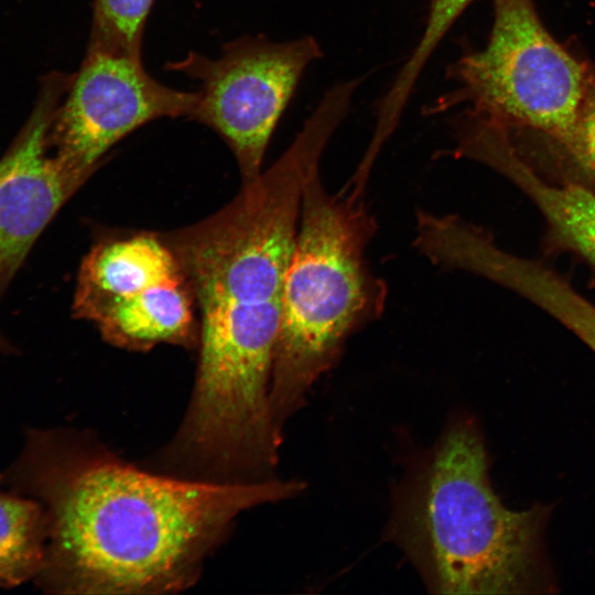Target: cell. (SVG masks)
<instances>
[{"instance_id": "6da1fadb", "label": "cell", "mask_w": 595, "mask_h": 595, "mask_svg": "<svg viewBox=\"0 0 595 595\" xmlns=\"http://www.w3.org/2000/svg\"><path fill=\"white\" fill-rule=\"evenodd\" d=\"M0 486L42 504L36 585L52 594H169L191 587L246 510L296 496L299 480L216 484L132 465L74 429L24 431Z\"/></svg>"}, {"instance_id": "5bb4252c", "label": "cell", "mask_w": 595, "mask_h": 595, "mask_svg": "<svg viewBox=\"0 0 595 595\" xmlns=\"http://www.w3.org/2000/svg\"><path fill=\"white\" fill-rule=\"evenodd\" d=\"M158 0H93L90 34L141 52L148 18Z\"/></svg>"}, {"instance_id": "2e32d148", "label": "cell", "mask_w": 595, "mask_h": 595, "mask_svg": "<svg viewBox=\"0 0 595 595\" xmlns=\"http://www.w3.org/2000/svg\"><path fill=\"white\" fill-rule=\"evenodd\" d=\"M558 318L595 354V303L581 293L573 294L561 305Z\"/></svg>"}, {"instance_id": "9a60e30c", "label": "cell", "mask_w": 595, "mask_h": 595, "mask_svg": "<svg viewBox=\"0 0 595 595\" xmlns=\"http://www.w3.org/2000/svg\"><path fill=\"white\" fill-rule=\"evenodd\" d=\"M565 152L595 177V67H588L585 96Z\"/></svg>"}, {"instance_id": "8fae6325", "label": "cell", "mask_w": 595, "mask_h": 595, "mask_svg": "<svg viewBox=\"0 0 595 595\" xmlns=\"http://www.w3.org/2000/svg\"><path fill=\"white\" fill-rule=\"evenodd\" d=\"M195 300L181 275L106 306L93 321L109 344L147 350L167 343L193 347L198 343Z\"/></svg>"}, {"instance_id": "ba28073f", "label": "cell", "mask_w": 595, "mask_h": 595, "mask_svg": "<svg viewBox=\"0 0 595 595\" xmlns=\"http://www.w3.org/2000/svg\"><path fill=\"white\" fill-rule=\"evenodd\" d=\"M71 77L55 76L13 144L0 160V294L33 244L84 184L50 147V128Z\"/></svg>"}, {"instance_id": "277c9868", "label": "cell", "mask_w": 595, "mask_h": 595, "mask_svg": "<svg viewBox=\"0 0 595 595\" xmlns=\"http://www.w3.org/2000/svg\"><path fill=\"white\" fill-rule=\"evenodd\" d=\"M375 229L364 196L346 188L328 193L318 170L309 176L270 383V413L280 435L313 383L337 363L347 339L383 312L387 286L366 259Z\"/></svg>"}, {"instance_id": "7c38bea8", "label": "cell", "mask_w": 595, "mask_h": 595, "mask_svg": "<svg viewBox=\"0 0 595 595\" xmlns=\"http://www.w3.org/2000/svg\"><path fill=\"white\" fill-rule=\"evenodd\" d=\"M48 534L45 510L36 499L0 490V587L35 578Z\"/></svg>"}, {"instance_id": "3957f363", "label": "cell", "mask_w": 595, "mask_h": 595, "mask_svg": "<svg viewBox=\"0 0 595 595\" xmlns=\"http://www.w3.org/2000/svg\"><path fill=\"white\" fill-rule=\"evenodd\" d=\"M545 520L501 502L479 429L458 418L396 490L387 533L433 593L520 594L549 586Z\"/></svg>"}, {"instance_id": "e0dca14e", "label": "cell", "mask_w": 595, "mask_h": 595, "mask_svg": "<svg viewBox=\"0 0 595 595\" xmlns=\"http://www.w3.org/2000/svg\"><path fill=\"white\" fill-rule=\"evenodd\" d=\"M14 347L8 342V339L0 332V354H13Z\"/></svg>"}, {"instance_id": "4fadbf2b", "label": "cell", "mask_w": 595, "mask_h": 595, "mask_svg": "<svg viewBox=\"0 0 595 595\" xmlns=\"http://www.w3.org/2000/svg\"><path fill=\"white\" fill-rule=\"evenodd\" d=\"M474 0H431L422 35L390 87L391 95L407 100L419 76L442 39Z\"/></svg>"}, {"instance_id": "30bf717a", "label": "cell", "mask_w": 595, "mask_h": 595, "mask_svg": "<svg viewBox=\"0 0 595 595\" xmlns=\"http://www.w3.org/2000/svg\"><path fill=\"white\" fill-rule=\"evenodd\" d=\"M181 275L172 250L159 234L99 242L82 261L74 316L93 322L110 303Z\"/></svg>"}, {"instance_id": "9c48e42d", "label": "cell", "mask_w": 595, "mask_h": 595, "mask_svg": "<svg viewBox=\"0 0 595 595\" xmlns=\"http://www.w3.org/2000/svg\"><path fill=\"white\" fill-rule=\"evenodd\" d=\"M456 156L488 165L515 184L543 216L551 242L595 269V190L542 177L516 147L511 134L495 125L474 122L456 138Z\"/></svg>"}, {"instance_id": "5b68a950", "label": "cell", "mask_w": 595, "mask_h": 595, "mask_svg": "<svg viewBox=\"0 0 595 595\" xmlns=\"http://www.w3.org/2000/svg\"><path fill=\"white\" fill-rule=\"evenodd\" d=\"M487 44L447 72L453 88L429 112L465 106L463 115L508 131L530 129L565 148L585 96L588 64L549 33L533 0H493Z\"/></svg>"}, {"instance_id": "8992f818", "label": "cell", "mask_w": 595, "mask_h": 595, "mask_svg": "<svg viewBox=\"0 0 595 595\" xmlns=\"http://www.w3.org/2000/svg\"><path fill=\"white\" fill-rule=\"evenodd\" d=\"M322 56L312 36L273 42L262 35L226 43L217 58L190 52L164 68L197 80L187 119L217 133L232 152L242 183L262 171L273 130L307 66Z\"/></svg>"}, {"instance_id": "7a4b0ae2", "label": "cell", "mask_w": 595, "mask_h": 595, "mask_svg": "<svg viewBox=\"0 0 595 595\" xmlns=\"http://www.w3.org/2000/svg\"><path fill=\"white\" fill-rule=\"evenodd\" d=\"M302 142L203 220L160 234L172 250L199 312L198 363L177 428L197 455L238 462L278 441L270 383L303 188L318 169Z\"/></svg>"}, {"instance_id": "52a82bcc", "label": "cell", "mask_w": 595, "mask_h": 595, "mask_svg": "<svg viewBox=\"0 0 595 595\" xmlns=\"http://www.w3.org/2000/svg\"><path fill=\"white\" fill-rule=\"evenodd\" d=\"M196 91L165 86L134 52L96 35L72 76L50 128V147L85 182L102 156L138 128L161 118H188Z\"/></svg>"}]
</instances>
